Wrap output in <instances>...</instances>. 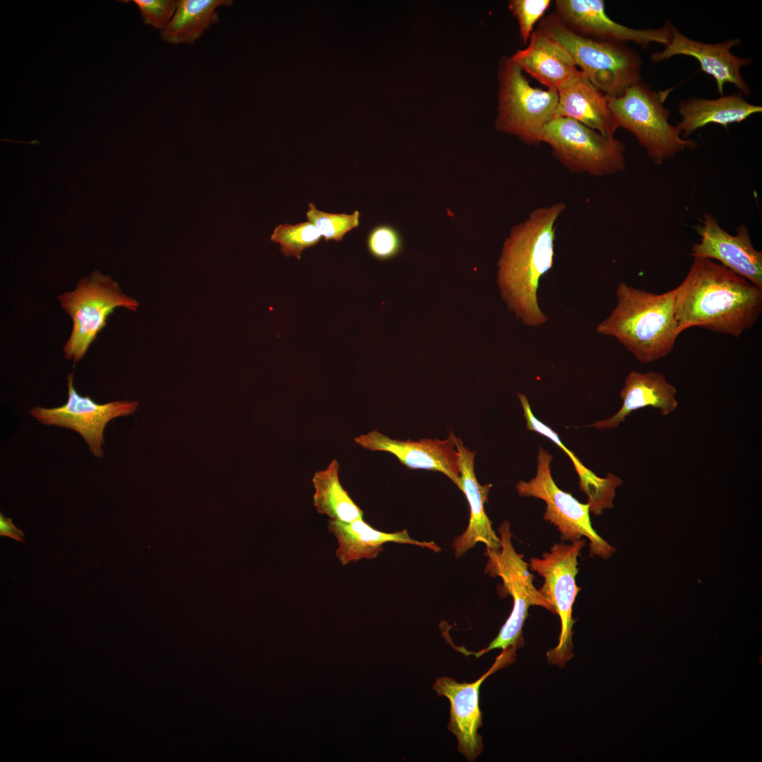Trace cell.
Returning a JSON list of instances; mask_svg holds the SVG:
<instances>
[{
    "instance_id": "cell-1",
    "label": "cell",
    "mask_w": 762,
    "mask_h": 762,
    "mask_svg": "<svg viewBox=\"0 0 762 762\" xmlns=\"http://www.w3.org/2000/svg\"><path fill=\"white\" fill-rule=\"evenodd\" d=\"M675 289L680 333L697 327L738 338L754 327L762 312V289L710 259L693 258Z\"/></svg>"
},
{
    "instance_id": "cell-2",
    "label": "cell",
    "mask_w": 762,
    "mask_h": 762,
    "mask_svg": "<svg viewBox=\"0 0 762 762\" xmlns=\"http://www.w3.org/2000/svg\"><path fill=\"white\" fill-rule=\"evenodd\" d=\"M565 209L563 202L536 208L512 229L502 248L497 272L501 295L526 326L539 327L548 320L537 294L540 279L553 265L555 224Z\"/></svg>"
},
{
    "instance_id": "cell-3",
    "label": "cell",
    "mask_w": 762,
    "mask_h": 762,
    "mask_svg": "<svg viewBox=\"0 0 762 762\" xmlns=\"http://www.w3.org/2000/svg\"><path fill=\"white\" fill-rule=\"evenodd\" d=\"M617 304L596 332L612 337L641 363L669 355L681 334L675 314V289L654 294L619 284Z\"/></svg>"
},
{
    "instance_id": "cell-4",
    "label": "cell",
    "mask_w": 762,
    "mask_h": 762,
    "mask_svg": "<svg viewBox=\"0 0 762 762\" xmlns=\"http://www.w3.org/2000/svg\"><path fill=\"white\" fill-rule=\"evenodd\" d=\"M537 30L562 46L590 81L608 97H618L641 80L642 61L625 44L582 37L552 13L540 20Z\"/></svg>"
},
{
    "instance_id": "cell-5",
    "label": "cell",
    "mask_w": 762,
    "mask_h": 762,
    "mask_svg": "<svg viewBox=\"0 0 762 762\" xmlns=\"http://www.w3.org/2000/svg\"><path fill=\"white\" fill-rule=\"evenodd\" d=\"M672 90L655 91L641 80L620 96L606 95L608 107L619 128L636 137L657 166L697 146L694 140L683 138L677 126L669 122L670 111L664 103Z\"/></svg>"
},
{
    "instance_id": "cell-6",
    "label": "cell",
    "mask_w": 762,
    "mask_h": 762,
    "mask_svg": "<svg viewBox=\"0 0 762 762\" xmlns=\"http://www.w3.org/2000/svg\"><path fill=\"white\" fill-rule=\"evenodd\" d=\"M497 131L516 135L526 145L541 143L544 126L554 118L558 102L556 90L530 85L521 67L511 57L500 61Z\"/></svg>"
},
{
    "instance_id": "cell-7",
    "label": "cell",
    "mask_w": 762,
    "mask_h": 762,
    "mask_svg": "<svg viewBox=\"0 0 762 762\" xmlns=\"http://www.w3.org/2000/svg\"><path fill=\"white\" fill-rule=\"evenodd\" d=\"M57 298L72 320L71 333L64 352L65 357L74 363L83 358L115 308L123 307L135 311L139 306L138 301L123 294L115 281L99 272L82 279L73 291Z\"/></svg>"
},
{
    "instance_id": "cell-8",
    "label": "cell",
    "mask_w": 762,
    "mask_h": 762,
    "mask_svg": "<svg viewBox=\"0 0 762 762\" xmlns=\"http://www.w3.org/2000/svg\"><path fill=\"white\" fill-rule=\"evenodd\" d=\"M541 143L570 171L605 176L626 167L624 145L569 118L557 117L543 128Z\"/></svg>"
},
{
    "instance_id": "cell-9",
    "label": "cell",
    "mask_w": 762,
    "mask_h": 762,
    "mask_svg": "<svg viewBox=\"0 0 762 762\" xmlns=\"http://www.w3.org/2000/svg\"><path fill=\"white\" fill-rule=\"evenodd\" d=\"M501 548H486L488 557L485 572L502 579L504 588L513 598L512 612L498 635L477 657L495 648L503 651L517 646L521 638L522 627L531 605H538L555 613L540 591L533 585V576L528 571V564L518 554L512 543L510 523L503 521L498 528Z\"/></svg>"
},
{
    "instance_id": "cell-10",
    "label": "cell",
    "mask_w": 762,
    "mask_h": 762,
    "mask_svg": "<svg viewBox=\"0 0 762 762\" xmlns=\"http://www.w3.org/2000/svg\"><path fill=\"white\" fill-rule=\"evenodd\" d=\"M552 460L550 452L539 447L536 475L528 482L520 480L517 483L516 488L519 495L545 502L543 519L557 528L562 540L574 542L586 536L590 540L591 555L603 558L610 557L615 549L593 528L589 515L590 504L580 502L570 492L557 487L551 474Z\"/></svg>"
},
{
    "instance_id": "cell-11",
    "label": "cell",
    "mask_w": 762,
    "mask_h": 762,
    "mask_svg": "<svg viewBox=\"0 0 762 762\" xmlns=\"http://www.w3.org/2000/svg\"><path fill=\"white\" fill-rule=\"evenodd\" d=\"M584 539L572 544L555 543L549 552L541 558L531 559L529 568L544 578V583L538 589L548 603L560 617L561 632L559 643L548 651L550 663L563 665L572 657V607L579 591L576 584L578 574V557L585 545Z\"/></svg>"
},
{
    "instance_id": "cell-12",
    "label": "cell",
    "mask_w": 762,
    "mask_h": 762,
    "mask_svg": "<svg viewBox=\"0 0 762 762\" xmlns=\"http://www.w3.org/2000/svg\"><path fill=\"white\" fill-rule=\"evenodd\" d=\"M68 399L64 405L51 409L35 406L30 412L41 423L56 425L78 433L97 458H103L104 431L112 419L133 413L138 403L121 400L97 404L89 396L83 397L73 386V373L67 376Z\"/></svg>"
},
{
    "instance_id": "cell-13",
    "label": "cell",
    "mask_w": 762,
    "mask_h": 762,
    "mask_svg": "<svg viewBox=\"0 0 762 762\" xmlns=\"http://www.w3.org/2000/svg\"><path fill=\"white\" fill-rule=\"evenodd\" d=\"M554 13L572 32L598 41L631 42L647 49L652 42L665 47L672 37L669 20L655 29H633L614 21L603 0H556Z\"/></svg>"
},
{
    "instance_id": "cell-14",
    "label": "cell",
    "mask_w": 762,
    "mask_h": 762,
    "mask_svg": "<svg viewBox=\"0 0 762 762\" xmlns=\"http://www.w3.org/2000/svg\"><path fill=\"white\" fill-rule=\"evenodd\" d=\"M515 648L500 654L492 667L480 679L472 683H459L449 677H440L433 684L438 696H445L450 702V720L448 730L457 739V749L469 761H475L483 750L481 736L478 729L482 725V713L479 706V689L483 681L491 674L507 665L512 659Z\"/></svg>"
},
{
    "instance_id": "cell-15",
    "label": "cell",
    "mask_w": 762,
    "mask_h": 762,
    "mask_svg": "<svg viewBox=\"0 0 762 762\" xmlns=\"http://www.w3.org/2000/svg\"><path fill=\"white\" fill-rule=\"evenodd\" d=\"M694 228L700 241L693 244L691 251L693 258L717 260L762 289V252L753 246L749 229L744 224L737 227L735 234H730L720 226L713 215L705 214L701 224Z\"/></svg>"
},
{
    "instance_id": "cell-16",
    "label": "cell",
    "mask_w": 762,
    "mask_h": 762,
    "mask_svg": "<svg viewBox=\"0 0 762 762\" xmlns=\"http://www.w3.org/2000/svg\"><path fill=\"white\" fill-rule=\"evenodd\" d=\"M671 40L662 52L651 55L653 63H658L677 55H684L696 59L701 71L713 77L718 92L723 96L724 86L727 83L734 85L744 95L751 94L749 84L740 74V69L753 62L751 59L735 56L730 49L741 43L739 38H733L722 42L708 44L694 40L684 35L672 23Z\"/></svg>"
},
{
    "instance_id": "cell-17",
    "label": "cell",
    "mask_w": 762,
    "mask_h": 762,
    "mask_svg": "<svg viewBox=\"0 0 762 762\" xmlns=\"http://www.w3.org/2000/svg\"><path fill=\"white\" fill-rule=\"evenodd\" d=\"M456 437L452 432L445 440L437 438L399 440L375 430L356 437L354 440L365 449L394 454L409 468L440 471L460 488L459 454Z\"/></svg>"
},
{
    "instance_id": "cell-18",
    "label": "cell",
    "mask_w": 762,
    "mask_h": 762,
    "mask_svg": "<svg viewBox=\"0 0 762 762\" xmlns=\"http://www.w3.org/2000/svg\"><path fill=\"white\" fill-rule=\"evenodd\" d=\"M456 445L459 454V489L467 499L470 519L465 531L454 540V555L456 557L464 555L478 543H484L486 548L499 550L501 548L500 537L496 535L484 510L491 485H482L476 479L474 472L476 452L465 447L460 438L456 437Z\"/></svg>"
},
{
    "instance_id": "cell-19",
    "label": "cell",
    "mask_w": 762,
    "mask_h": 762,
    "mask_svg": "<svg viewBox=\"0 0 762 762\" xmlns=\"http://www.w3.org/2000/svg\"><path fill=\"white\" fill-rule=\"evenodd\" d=\"M557 92L554 118H569L604 135L614 136L619 126L608 107L607 96L583 71L579 70Z\"/></svg>"
},
{
    "instance_id": "cell-20",
    "label": "cell",
    "mask_w": 762,
    "mask_h": 762,
    "mask_svg": "<svg viewBox=\"0 0 762 762\" xmlns=\"http://www.w3.org/2000/svg\"><path fill=\"white\" fill-rule=\"evenodd\" d=\"M677 389L665 375L655 371H631L620 392L622 405L612 417L598 421L590 426L599 430L617 428L631 412L645 407L658 409L663 416L672 413L678 406Z\"/></svg>"
},
{
    "instance_id": "cell-21",
    "label": "cell",
    "mask_w": 762,
    "mask_h": 762,
    "mask_svg": "<svg viewBox=\"0 0 762 762\" xmlns=\"http://www.w3.org/2000/svg\"><path fill=\"white\" fill-rule=\"evenodd\" d=\"M327 530L334 535L338 543L335 555L339 562L345 566L362 559L375 558L387 543L410 544L439 552L441 549L434 542L418 541L412 539L406 530L386 533L377 530L363 519L350 523L329 519Z\"/></svg>"
},
{
    "instance_id": "cell-22",
    "label": "cell",
    "mask_w": 762,
    "mask_h": 762,
    "mask_svg": "<svg viewBox=\"0 0 762 762\" xmlns=\"http://www.w3.org/2000/svg\"><path fill=\"white\" fill-rule=\"evenodd\" d=\"M511 59L552 90L557 91L579 71L562 46L537 30L531 34L526 48L518 50Z\"/></svg>"
},
{
    "instance_id": "cell-23",
    "label": "cell",
    "mask_w": 762,
    "mask_h": 762,
    "mask_svg": "<svg viewBox=\"0 0 762 762\" xmlns=\"http://www.w3.org/2000/svg\"><path fill=\"white\" fill-rule=\"evenodd\" d=\"M678 111L682 117L676 125L683 138L710 123L727 128L740 123L753 114L762 112V107L746 102L742 93L721 96L717 99L689 98L681 101Z\"/></svg>"
},
{
    "instance_id": "cell-24",
    "label": "cell",
    "mask_w": 762,
    "mask_h": 762,
    "mask_svg": "<svg viewBox=\"0 0 762 762\" xmlns=\"http://www.w3.org/2000/svg\"><path fill=\"white\" fill-rule=\"evenodd\" d=\"M517 395L526 421V429L550 440L562 449L572 461L579 478V488L588 497L590 512L595 515H600L604 509L612 507L615 489L622 483V480L612 473L607 474L605 478L598 477L586 468L575 454L562 442L558 434L533 415L526 396L521 393Z\"/></svg>"
},
{
    "instance_id": "cell-25",
    "label": "cell",
    "mask_w": 762,
    "mask_h": 762,
    "mask_svg": "<svg viewBox=\"0 0 762 762\" xmlns=\"http://www.w3.org/2000/svg\"><path fill=\"white\" fill-rule=\"evenodd\" d=\"M231 0H180L169 25L161 31L164 41L173 44H191L212 25L219 21L217 8L228 6Z\"/></svg>"
},
{
    "instance_id": "cell-26",
    "label": "cell",
    "mask_w": 762,
    "mask_h": 762,
    "mask_svg": "<svg viewBox=\"0 0 762 762\" xmlns=\"http://www.w3.org/2000/svg\"><path fill=\"white\" fill-rule=\"evenodd\" d=\"M339 467L337 461L333 459L327 468L314 474L313 505L319 514L327 516L329 519L350 523L363 519V512L342 487Z\"/></svg>"
},
{
    "instance_id": "cell-27",
    "label": "cell",
    "mask_w": 762,
    "mask_h": 762,
    "mask_svg": "<svg viewBox=\"0 0 762 762\" xmlns=\"http://www.w3.org/2000/svg\"><path fill=\"white\" fill-rule=\"evenodd\" d=\"M321 238L317 227L311 222H306L278 225L271 236V241L279 244L285 256L292 255L299 260L302 252L316 245Z\"/></svg>"
},
{
    "instance_id": "cell-28",
    "label": "cell",
    "mask_w": 762,
    "mask_h": 762,
    "mask_svg": "<svg viewBox=\"0 0 762 762\" xmlns=\"http://www.w3.org/2000/svg\"><path fill=\"white\" fill-rule=\"evenodd\" d=\"M359 215L358 211L351 214L325 212L318 210L312 202L308 204L306 212L308 222L317 227L325 241H341L347 232L358 226Z\"/></svg>"
},
{
    "instance_id": "cell-29",
    "label": "cell",
    "mask_w": 762,
    "mask_h": 762,
    "mask_svg": "<svg viewBox=\"0 0 762 762\" xmlns=\"http://www.w3.org/2000/svg\"><path fill=\"white\" fill-rule=\"evenodd\" d=\"M551 4L550 0H512L509 8L516 18L524 44L528 42L533 26L541 19Z\"/></svg>"
},
{
    "instance_id": "cell-30",
    "label": "cell",
    "mask_w": 762,
    "mask_h": 762,
    "mask_svg": "<svg viewBox=\"0 0 762 762\" xmlns=\"http://www.w3.org/2000/svg\"><path fill=\"white\" fill-rule=\"evenodd\" d=\"M176 0H134L145 24L163 30L171 20L177 6Z\"/></svg>"
},
{
    "instance_id": "cell-31",
    "label": "cell",
    "mask_w": 762,
    "mask_h": 762,
    "mask_svg": "<svg viewBox=\"0 0 762 762\" xmlns=\"http://www.w3.org/2000/svg\"><path fill=\"white\" fill-rule=\"evenodd\" d=\"M367 244L370 253L374 257L386 260L399 253L401 240L395 229L389 226L381 225L371 230L368 237Z\"/></svg>"
},
{
    "instance_id": "cell-32",
    "label": "cell",
    "mask_w": 762,
    "mask_h": 762,
    "mask_svg": "<svg viewBox=\"0 0 762 762\" xmlns=\"http://www.w3.org/2000/svg\"><path fill=\"white\" fill-rule=\"evenodd\" d=\"M0 535L25 542L23 539L24 537L23 531L15 526L11 518H6L1 513L0 514Z\"/></svg>"
}]
</instances>
